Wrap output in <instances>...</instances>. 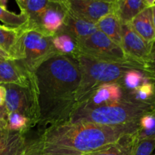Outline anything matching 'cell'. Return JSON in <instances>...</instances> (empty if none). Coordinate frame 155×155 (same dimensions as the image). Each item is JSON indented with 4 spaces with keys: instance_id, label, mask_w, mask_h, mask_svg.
Segmentation results:
<instances>
[{
    "instance_id": "obj_18",
    "label": "cell",
    "mask_w": 155,
    "mask_h": 155,
    "mask_svg": "<svg viewBox=\"0 0 155 155\" xmlns=\"http://www.w3.org/2000/svg\"><path fill=\"white\" fill-rule=\"evenodd\" d=\"M146 8L144 0H117L115 13L121 23H130Z\"/></svg>"
},
{
    "instance_id": "obj_35",
    "label": "cell",
    "mask_w": 155,
    "mask_h": 155,
    "mask_svg": "<svg viewBox=\"0 0 155 155\" xmlns=\"http://www.w3.org/2000/svg\"><path fill=\"white\" fill-rule=\"evenodd\" d=\"M8 0H0V6L4 8H7Z\"/></svg>"
},
{
    "instance_id": "obj_13",
    "label": "cell",
    "mask_w": 155,
    "mask_h": 155,
    "mask_svg": "<svg viewBox=\"0 0 155 155\" xmlns=\"http://www.w3.org/2000/svg\"><path fill=\"white\" fill-rule=\"evenodd\" d=\"M4 84H15L30 88L28 75L17 61L0 58V85Z\"/></svg>"
},
{
    "instance_id": "obj_3",
    "label": "cell",
    "mask_w": 155,
    "mask_h": 155,
    "mask_svg": "<svg viewBox=\"0 0 155 155\" xmlns=\"http://www.w3.org/2000/svg\"><path fill=\"white\" fill-rule=\"evenodd\" d=\"M154 107L155 105L133 101L125 93L122 100L112 104L92 108H76L69 121H85L109 127L127 125L139 123L142 117Z\"/></svg>"
},
{
    "instance_id": "obj_37",
    "label": "cell",
    "mask_w": 155,
    "mask_h": 155,
    "mask_svg": "<svg viewBox=\"0 0 155 155\" xmlns=\"http://www.w3.org/2000/svg\"><path fill=\"white\" fill-rule=\"evenodd\" d=\"M109 1H114V2H116L117 0H109Z\"/></svg>"
},
{
    "instance_id": "obj_29",
    "label": "cell",
    "mask_w": 155,
    "mask_h": 155,
    "mask_svg": "<svg viewBox=\"0 0 155 155\" xmlns=\"http://www.w3.org/2000/svg\"><path fill=\"white\" fill-rule=\"evenodd\" d=\"M8 111L6 109L5 106L4 105H0V119L6 120H7L8 118Z\"/></svg>"
},
{
    "instance_id": "obj_34",
    "label": "cell",
    "mask_w": 155,
    "mask_h": 155,
    "mask_svg": "<svg viewBox=\"0 0 155 155\" xmlns=\"http://www.w3.org/2000/svg\"><path fill=\"white\" fill-rule=\"evenodd\" d=\"M147 7H151L155 4V0H144Z\"/></svg>"
},
{
    "instance_id": "obj_23",
    "label": "cell",
    "mask_w": 155,
    "mask_h": 155,
    "mask_svg": "<svg viewBox=\"0 0 155 155\" xmlns=\"http://www.w3.org/2000/svg\"><path fill=\"white\" fill-rule=\"evenodd\" d=\"M0 21H2L6 27L20 29L27 25L28 23V18L24 12H21V14L17 15L14 12H9L6 8L0 6Z\"/></svg>"
},
{
    "instance_id": "obj_31",
    "label": "cell",
    "mask_w": 155,
    "mask_h": 155,
    "mask_svg": "<svg viewBox=\"0 0 155 155\" xmlns=\"http://www.w3.org/2000/svg\"><path fill=\"white\" fill-rule=\"evenodd\" d=\"M18 3V6H19L20 9H21V12H24L25 10V6L27 0H15Z\"/></svg>"
},
{
    "instance_id": "obj_1",
    "label": "cell",
    "mask_w": 155,
    "mask_h": 155,
    "mask_svg": "<svg viewBox=\"0 0 155 155\" xmlns=\"http://www.w3.org/2000/svg\"><path fill=\"white\" fill-rule=\"evenodd\" d=\"M38 124L45 126L69 121L77 107L81 80L77 58L56 54L28 75Z\"/></svg>"
},
{
    "instance_id": "obj_36",
    "label": "cell",
    "mask_w": 155,
    "mask_h": 155,
    "mask_svg": "<svg viewBox=\"0 0 155 155\" xmlns=\"http://www.w3.org/2000/svg\"><path fill=\"white\" fill-rule=\"evenodd\" d=\"M50 1L54 2H58V3H61V4H64L66 5L67 0H50Z\"/></svg>"
},
{
    "instance_id": "obj_14",
    "label": "cell",
    "mask_w": 155,
    "mask_h": 155,
    "mask_svg": "<svg viewBox=\"0 0 155 155\" xmlns=\"http://www.w3.org/2000/svg\"><path fill=\"white\" fill-rule=\"evenodd\" d=\"M27 143L23 133L8 130L0 131V155H22Z\"/></svg>"
},
{
    "instance_id": "obj_2",
    "label": "cell",
    "mask_w": 155,
    "mask_h": 155,
    "mask_svg": "<svg viewBox=\"0 0 155 155\" xmlns=\"http://www.w3.org/2000/svg\"><path fill=\"white\" fill-rule=\"evenodd\" d=\"M139 123L109 127L85 121L67 122L46 127L35 140L45 155H85L139 130Z\"/></svg>"
},
{
    "instance_id": "obj_30",
    "label": "cell",
    "mask_w": 155,
    "mask_h": 155,
    "mask_svg": "<svg viewBox=\"0 0 155 155\" xmlns=\"http://www.w3.org/2000/svg\"><path fill=\"white\" fill-rule=\"evenodd\" d=\"M0 58L5 59V60H13L12 56L1 48H0Z\"/></svg>"
},
{
    "instance_id": "obj_25",
    "label": "cell",
    "mask_w": 155,
    "mask_h": 155,
    "mask_svg": "<svg viewBox=\"0 0 155 155\" xmlns=\"http://www.w3.org/2000/svg\"><path fill=\"white\" fill-rule=\"evenodd\" d=\"M8 130L13 132H18L24 134L30 127H33L31 120L27 117L17 112H12L8 114Z\"/></svg>"
},
{
    "instance_id": "obj_24",
    "label": "cell",
    "mask_w": 155,
    "mask_h": 155,
    "mask_svg": "<svg viewBox=\"0 0 155 155\" xmlns=\"http://www.w3.org/2000/svg\"><path fill=\"white\" fill-rule=\"evenodd\" d=\"M139 130L136 132L137 140L155 137V107L153 110L141 117Z\"/></svg>"
},
{
    "instance_id": "obj_4",
    "label": "cell",
    "mask_w": 155,
    "mask_h": 155,
    "mask_svg": "<svg viewBox=\"0 0 155 155\" xmlns=\"http://www.w3.org/2000/svg\"><path fill=\"white\" fill-rule=\"evenodd\" d=\"M81 73V80L77 91V106L87 99L99 86L106 83H120L124 74L133 68L144 70L132 64H120L97 60L83 54L77 57Z\"/></svg>"
},
{
    "instance_id": "obj_17",
    "label": "cell",
    "mask_w": 155,
    "mask_h": 155,
    "mask_svg": "<svg viewBox=\"0 0 155 155\" xmlns=\"http://www.w3.org/2000/svg\"><path fill=\"white\" fill-rule=\"evenodd\" d=\"M96 24L98 30L121 47V21L115 12H111L101 18Z\"/></svg>"
},
{
    "instance_id": "obj_6",
    "label": "cell",
    "mask_w": 155,
    "mask_h": 155,
    "mask_svg": "<svg viewBox=\"0 0 155 155\" xmlns=\"http://www.w3.org/2000/svg\"><path fill=\"white\" fill-rule=\"evenodd\" d=\"M77 42L80 54L104 61L132 64L142 67L130 61L126 56L122 48L100 30L85 39L77 40Z\"/></svg>"
},
{
    "instance_id": "obj_22",
    "label": "cell",
    "mask_w": 155,
    "mask_h": 155,
    "mask_svg": "<svg viewBox=\"0 0 155 155\" xmlns=\"http://www.w3.org/2000/svg\"><path fill=\"white\" fill-rule=\"evenodd\" d=\"M19 35L20 29L0 25V48L8 53L12 56V59Z\"/></svg>"
},
{
    "instance_id": "obj_21",
    "label": "cell",
    "mask_w": 155,
    "mask_h": 155,
    "mask_svg": "<svg viewBox=\"0 0 155 155\" xmlns=\"http://www.w3.org/2000/svg\"><path fill=\"white\" fill-rule=\"evenodd\" d=\"M149 80V77L144 70L133 68L124 74L120 84L125 92H131Z\"/></svg>"
},
{
    "instance_id": "obj_10",
    "label": "cell",
    "mask_w": 155,
    "mask_h": 155,
    "mask_svg": "<svg viewBox=\"0 0 155 155\" xmlns=\"http://www.w3.org/2000/svg\"><path fill=\"white\" fill-rule=\"evenodd\" d=\"M125 93L120 83H106L95 89L87 99L78 104L76 108H92L112 104L122 100L125 97Z\"/></svg>"
},
{
    "instance_id": "obj_9",
    "label": "cell",
    "mask_w": 155,
    "mask_h": 155,
    "mask_svg": "<svg viewBox=\"0 0 155 155\" xmlns=\"http://www.w3.org/2000/svg\"><path fill=\"white\" fill-rule=\"evenodd\" d=\"M116 2L109 0H67L66 7L74 15L96 24L104 16L115 12Z\"/></svg>"
},
{
    "instance_id": "obj_15",
    "label": "cell",
    "mask_w": 155,
    "mask_h": 155,
    "mask_svg": "<svg viewBox=\"0 0 155 155\" xmlns=\"http://www.w3.org/2000/svg\"><path fill=\"white\" fill-rule=\"evenodd\" d=\"M133 30L148 44L155 41V30L152 22L151 8L148 7L138 14L130 22Z\"/></svg>"
},
{
    "instance_id": "obj_19",
    "label": "cell",
    "mask_w": 155,
    "mask_h": 155,
    "mask_svg": "<svg viewBox=\"0 0 155 155\" xmlns=\"http://www.w3.org/2000/svg\"><path fill=\"white\" fill-rule=\"evenodd\" d=\"M50 0H27L24 13L27 15V27L40 30V21Z\"/></svg>"
},
{
    "instance_id": "obj_16",
    "label": "cell",
    "mask_w": 155,
    "mask_h": 155,
    "mask_svg": "<svg viewBox=\"0 0 155 155\" xmlns=\"http://www.w3.org/2000/svg\"><path fill=\"white\" fill-rule=\"evenodd\" d=\"M136 139V132L126 134L116 142L85 155H132Z\"/></svg>"
},
{
    "instance_id": "obj_11",
    "label": "cell",
    "mask_w": 155,
    "mask_h": 155,
    "mask_svg": "<svg viewBox=\"0 0 155 155\" xmlns=\"http://www.w3.org/2000/svg\"><path fill=\"white\" fill-rule=\"evenodd\" d=\"M67 12L65 5L50 1L41 18V31L50 36L58 33L64 25Z\"/></svg>"
},
{
    "instance_id": "obj_28",
    "label": "cell",
    "mask_w": 155,
    "mask_h": 155,
    "mask_svg": "<svg viewBox=\"0 0 155 155\" xmlns=\"http://www.w3.org/2000/svg\"><path fill=\"white\" fill-rule=\"evenodd\" d=\"M5 95H6L5 88L2 85H0V105H4L5 104Z\"/></svg>"
},
{
    "instance_id": "obj_32",
    "label": "cell",
    "mask_w": 155,
    "mask_h": 155,
    "mask_svg": "<svg viewBox=\"0 0 155 155\" xmlns=\"http://www.w3.org/2000/svg\"><path fill=\"white\" fill-rule=\"evenodd\" d=\"M8 130V123L6 120L0 119V131Z\"/></svg>"
},
{
    "instance_id": "obj_8",
    "label": "cell",
    "mask_w": 155,
    "mask_h": 155,
    "mask_svg": "<svg viewBox=\"0 0 155 155\" xmlns=\"http://www.w3.org/2000/svg\"><path fill=\"white\" fill-rule=\"evenodd\" d=\"M121 48L130 61L143 67L149 60L151 44L135 31L130 23H121Z\"/></svg>"
},
{
    "instance_id": "obj_26",
    "label": "cell",
    "mask_w": 155,
    "mask_h": 155,
    "mask_svg": "<svg viewBox=\"0 0 155 155\" xmlns=\"http://www.w3.org/2000/svg\"><path fill=\"white\" fill-rule=\"evenodd\" d=\"M145 71L155 86V41L151 44L149 60L145 65Z\"/></svg>"
},
{
    "instance_id": "obj_27",
    "label": "cell",
    "mask_w": 155,
    "mask_h": 155,
    "mask_svg": "<svg viewBox=\"0 0 155 155\" xmlns=\"http://www.w3.org/2000/svg\"><path fill=\"white\" fill-rule=\"evenodd\" d=\"M22 155H45L43 153L40 151V150L38 148L36 145V142L32 141V142H28L25 151L23 153Z\"/></svg>"
},
{
    "instance_id": "obj_5",
    "label": "cell",
    "mask_w": 155,
    "mask_h": 155,
    "mask_svg": "<svg viewBox=\"0 0 155 155\" xmlns=\"http://www.w3.org/2000/svg\"><path fill=\"white\" fill-rule=\"evenodd\" d=\"M59 54L52 45V36L37 29L25 27L20 28V35L13 55L25 70L32 74L42 62Z\"/></svg>"
},
{
    "instance_id": "obj_38",
    "label": "cell",
    "mask_w": 155,
    "mask_h": 155,
    "mask_svg": "<svg viewBox=\"0 0 155 155\" xmlns=\"http://www.w3.org/2000/svg\"><path fill=\"white\" fill-rule=\"evenodd\" d=\"M152 155H155V153H154V154H152Z\"/></svg>"
},
{
    "instance_id": "obj_7",
    "label": "cell",
    "mask_w": 155,
    "mask_h": 155,
    "mask_svg": "<svg viewBox=\"0 0 155 155\" xmlns=\"http://www.w3.org/2000/svg\"><path fill=\"white\" fill-rule=\"evenodd\" d=\"M6 90L5 106L8 114L20 113L31 120L34 127L38 124V117L34 100L30 88L15 84L2 85Z\"/></svg>"
},
{
    "instance_id": "obj_12",
    "label": "cell",
    "mask_w": 155,
    "mask_h": 155,
    "mask_svg": "<svg viewBox=\"0 0 155 155\" xmlns=\"http://www.w3.org/2000/svg\"><path fill=\"white\" fill-rule=\"evenodd\" d=\"M98 30L95 23L80 18L68 9L64 23L59 33H68L76 40H79L91 36Z\"/></svg>"
},
{
    "instance_id": "obj_20",
    "label": "cell",
    "mask_w": 155,
    "mask_h": 155,
    "mask_svg": "<svg viewBox=\"0 0 155 155\" xmlns=\"http://www.w3.org/2000/svg\"><path fill=\"white\" fill-rule=\"evenodd\" d=\"M52 45L59 54L71 55L75 58L80 54L77 40L68 33H59L52 36Z\"/></svg>"
},
{
    "instance_id": "obj_33",
    "label": "cell",
    "mask_w": 155,
    "mask_h": 155,
    "mask_svg": "<svg viewBox=\"0 0 155 155\" xmlns=\"http://www.w3.org/2000/svg\"><path fill=\"white\" fill-rule=\"evenodd\" d=\"M151 15H152V22L154 25V28L155 30V4L153 6H151Z\"/></svg>"
}]
</instances>
